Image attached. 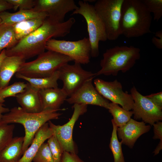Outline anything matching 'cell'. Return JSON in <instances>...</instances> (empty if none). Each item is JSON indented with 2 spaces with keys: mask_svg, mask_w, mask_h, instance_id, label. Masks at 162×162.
Returning <instances> with one entry per match:
<instances>
[{
  "mask_svg": "<svg viewBox=\"0 0 162 162\" xmlns=\"http://www.w3.org/2000/svg\"><path fill=\"white\" fill-rule=\"evenodd\" d=\"M113 129L109 145L114 158V162H125L122 152L121 142H119L117 135L118 127L112 119Z\"/></svg>",
  "mask_w": 162,
  "mask_h": 162,
  "instance_id": "obj_26",
  "label": "cell"
},
{
  "mask_svg": "<svg viewBox=\"0 0 162 162\" xmlns=\"http://www.w3.org/2000/svg\"><path fill=\"white\" fill-rule=\"evenodd\" d=\"M53 134L48 122L42 126L35 134L30 146L24 153L19 162H32L41 145Z\"/></svg>",
  "mask_w": 162,
  "mask_h": 162,
  "instance_id": "obj_19",
  "label": "cell"
},
{
  "mask_svg": "<svg viewBox=\"0 0 162 162\" xmlns=\"http://www.w3.org/2000/svg\"><path fill=\"white\" fill-rule=\"evenodd\" d=\"M6 56L5 49H4L1 51L0 53V65L4 58Z\"/></svg>",
  "mask_w": 162,
  "mask_h": 162,
  "instance_id": "obj_39",
  "label": "cell"
},
{
  "mask_svg": "<svg viewBox=\"0 0 162 162\" xmlns=\"http://www.w3.org/2000/svg\"><path fill=\"white\" fill-rule=\"evenodd\" d=\"M72 61L65 55L47 50L38 55L34 60L23 63L16 73L30 78L47 77Z\"/></svg>",
  "mask_w": 162,
  "mask_h": 162,
  "instance_id": "obj_5",
  "label": "cell"
},
{
  "mask_svg": "<svg viewBox=\"0 0 162 162\" xmlns=\"http://www.w3.org/2000/svg\"><path fill=\"white\" fill-rule=\"evenodd\" d=\"M12 9L13 6L6 0H0V13Z\"/></svg>",
  "mask_w": 162,
  "mask_h": 162,
  "instance_id": "obj_37",
  "label": "cell"
},
{
  "mask_svg": "<svg viewBox=\"0 0 162 162\" xmlns=\"http://www.w3.org/2000/svg\"><path fill=\"white\" fill-rule=\"evenodd\" d=\"M78 7L73 0H36L35 6L31 10L46 12L50 19L63 22L66 14Z\"/></svg>",
  "mask_w": 162,
  "mask_h": 162,
  "instance_id": "obj_14",
  "label": "cell"
},
{
  "mask_svg": "<svg viewBox=\"0 0 162 162\" xmlns=\"http://www.w3.org/2000/svg\"><path fill=\"white\" fill-rule=\"evenodd\" d=\"M143 122H139L131 118L123 126L118 128L117 134L122 144L133 148L138 139L143 134L148 132L151 128Z\"/></svg>",
  "mask_w": 162,
  "mask_h": 162,
  "instance_id": "obj_15",
  "label": "cell"
},
{
  "mask_svg": "<svg viewBox=\"0 0 162 162\" xmlns=\"http://www.w3.org/2000/svg\"><path fill=\"white\" fill-rule=\"evenodd\" d=\"M55 110H47L40 112H27L20 106H15L3 115L1 122L7 124L18 123L24 128L25 135L22 147V155L32 142L40 128L51 120L57 119L62 114Z\"/></svg>",
  "mask_w": 162,
  "mask_h": 162,
  "instance_id": "obj_3",
  "label": "cell"
},
{
  "mask_svg": "<svg viewBox=\"0 0 162 162\" xmlns=\"http://www.w3.org/2000/svg\"><path fill=\"white\" fill-rule=\"evenodd\" d=\"M124 0H98L94 5L105 27L107 40H115L121 35V10Z\"/></svg>",
  "mask_w": 162,
  "mask_h": 162,
  "instance_id": "obj_7",
  "label": "cell"
},
{
  "mask_svg": "<svg viewBox=\"0 0 162 162\" xmlns=\"http://www.w3.org/2000/svg\"><path fill=\"white\" fill-rule=\"evenodd\" d=\"M24 136L13 137L0 152V162H19L22 155Z\"/></svg>",
  "mask_w": 162,
  "mask_h": 162,
  "instance_id": "obj_21",
  "label": "cell"
},
{
  "mask_svg": "<svg viewBox=\"0 0 162 162\" xmlns=\"http://www.w3.org/2000/svg\"><path fill=\"white\" fill-rule=\"evenodd\" d=\"M154 135L153 138L154 140L159 139L162 142V122H158L153 125Z\"/></svg>",
  "mask_w": 162,
  "mask_h": 162,
  "instance_id": "obj_34",
  "label": "cell"
},
{
  "mask_svg": "<svg viewBox=\"0 0 162 162\" xmlns=\"http://www.w3.org/2000/svg\"><path fill=\"white\" fill-rule=\"evenodd\" d=\"M152 42L157 48L162 49V30L155 32V36H153L152 39Z\"/></svg>",
  "mask_w": 162,
  "mask_h": 162,
  "instance_id": "obj_36",
  "label": "cell"
},
{
  "mask_svg": "<svg viewBox=\"0 0 162 162\" xmlns=\"http://www.w3.org/2000/svg\"><path fill=\"white\" fill-rule=\"evenodd\" d=\"M13 7V9L16 10H29L35 6L36 0H6Z\"/></svg>",
  "mask_w": 162,
  "mask_h": 162,
  "instance_id": "obj_32",
  "label": "cell"
},
{
  "mask_svg": "<svg viewBox=\"0 0 162 162\" xmlns=\"http://www.w3.org/2000/svg\"><path fill=\"white\" fill-rule=\"evenodd\" d=\"M93 78L86 81L66 101L70 104L94 105L108 110L109 101L100 94L93 86Z\"/></svg>",
  "mask_w": 162,
  "mask_h": 162,
  "instance_id": "obj_13",
  "label": "cell"
},
{
  "mask_svg": "<svg viewBox=\"0 0 162 162\" xmlns=\"http://www.w3.org/2000/svg\"><path fill=\"white\" fill-rule=\"evenodd\" d=\"M80 63L66 64L59 70V79L63 82L62 88L70 97L87 80L96 76V73L84 70Z\"/></svg>",
  "mask_w": 162,
  "mask_h": 162,
  "instance_id": "obj_12",
  "label": "cell"
},
{
  "mask_svg": "<svg viewBox=\"0 0 162 162\" xmlns=\"http://www.w3.org/2000/svg\"><path fill=\"white\" fill-rule=\"evenodd\" d=\"M45 19H28L12 25L16 40L19 41L36 30L42 24Z\"/></svg>",
  "mask_w": 162,
  "mask_h": 162,
  "instance_id": "obj_22",
  "label": "cell"
},
{
  "mask_svg": "<svg viewBox=\"0 0 162 162\" xmlns=\"http://www.w3.org/2000/svg\"><path fill=\"white\" fill-rule=\"evenodd\" d=\"M152 19L142 0H124L120 22L121 35L131 38L150 33Z\"/></svg>",
  "mask_w": 162,
  "mask_h": 162,
  "instance_id": "obj_2",
  "label": "cell"
},
{
  "mask_svg": "<svg viewBox=\"0 0 162 162\" xmlns=\"http://www.w3.org/2000/svg\"><path fill=\"white\" fill-rule=\"evenodd\" d=\"M25 61L23 58L17 56H6L4 58L0 65V89L8 85L12 76Z\"/></svg>",
  "mask_w": 162,
  "mask_h": 162,
  "instance_id": "obj_18",
  "label": "cell"
},
{
  "mask_svg": "<svg viewBox=\"0 0 162 162\" xmlns=\"http://www.w3.org/2000/svg\"><path fill=\"white\" fill-rule=\"evenodd\" d=\"M15 125L0 122V152L11 141L13 138Z\"/></svg>",
  "mask_w": 162,
  "mask_h": 162,
  "instance_id": "obj_28",
  "label": "cell"
},
{
  "mask_svg": "<svg viewBox=\"0 0 162 162\" xmlns=\"http://www.w3.org/2000/svg\"><path fill=\"white\" fill-rule=\"evenodd\" d=\"M33 162H54L53 157L47 142L40 146L34 157Z\"/></svg>",
  "mask_w": 162,
  "mask_h": 162,
  "instance_id": "obj_31",
  "label": "cell"
},
{
  "mask_svg": "<svg viewBox=\"0 0 162 162\" xmlns=\"http://www.w3.org/2000/svg\"><path fill=\"white\" fill-rule=\"evenodd\" d=\"M45 49L67 56L80 64L90 61L91 46L88 38L75 41L52 38L47 42Z\"/></svg>",
  "mask_w": 162,
  "mask_h": 162,
  "instance_id": "obj_8",
  "label": "cell"
},
{
  "mask_svg": "<svg viewBox=\"0 0 162 162\" xmlns=\"http://www.w3.org/2000/svg\"><path fill=\"white\" fill-rule=\"evenodd\" d=\"M18 41L12 26L5 24L0 25V51L12 47Z\"/></svg>",
  "mask_w": 162,
  "mask_h": 162,
  "instance_id": "obj_25",
  "label": "cell"
},
{
  "mask_svg": "<svg viewBox=\"0 0 162 162\" xmlns=\"http://www.w3.org/2000/svg\"><path fill=\"white\" fill-rule=\"evenodd\" d=\"M28 85V82H16L0 89V103H4V99L10 97H16V95L24 90Z\"/></svg>",
  "mask_w": 162,
  "mask_h": 162,
  "instance_id": "obj_27",
  "label": "cell"
},
{
  "mask_svg": "<svg viewBox=\"0 0 162 162\" xmlns=\"http://www.w3.org/2000/svg\"><path fill=\"white\" fill-rule=\"evenodd\" d=\"M140 48L133 46H116L107 49L100 61V69L96 76L101 75L116 76L119 72L129 70L140 57Z\"/></svg>",
  "mask_w": 162,
  "mask_h": 162,
  "instance_id": "obj_4",
  "label": "cell"
},
{
  "mask_svg": "<svg viewBox=\"0 0 162 162\" xmlns=\"http://www.w3.org/2000/svg\"><path fill=\"white\" fill-rule=\"evenodd\" d=\"M78 4V8L73 11L72 15L79 14L85 19L91 46V56L97 57L99 54V42L107 40L104 24L94 5L84 0L79 1Z\"/></svg>",
  "mask_w": 162,
  "mask_h": 162,
  "instance_id": "obj_6",
  "label": "cell"
},
{
  "mask_svg": "<svg viewBox=\"0 0 162 162\" xmlns=\"http://www.w3.org/2000/svg\"><path fill=\"white\" fill-rule=\"evenodd\" d=\"M1 22H2V21H1V19L0 18V25H1Z\"/></svg>",
  "mask_w": 162,
  "mask_h": 162,
  "instance_id": "obj_40",
  "label": "cell"
},
{
  "mask_svg": "<svg viewBox=\"0 0 162 162\" xmlns=\"http://www.w3.org/2000/svg\"><path fill=\"white\" fill-rule=\"evenodd\" d=\"M130 92L134 101L132 111L134 120L142 119L151 125L162 120V108L141 94L134 86Z\"/></svg>",
  "mask_w": 162,
  "mask_h": 162,
  "instance_id": "obj_10",
  "label": "cell"
},
{
  "mask_svg": "<svg viewBox=\"0 0 162 162\" xmlns=\"http://www.w3.org/2000/svg\"><path fill=\"white\" fill-rule=\"evenodd\" d=\"M158 106L162 108V92L151 94L145 96Z\"/></svg>",
  "mask_w": 162,
  "mask_h": 162,
  "instance_id": "obj_35",
  "label": "cell"
},
{
  "mask_svg": "<svg viewBox=\"0 0 162 162\" xmlns=\"http://www.w3.org/2000/svg\"><path fill=\"white\" fill-rule=\"evenodd\" d=\"M108 110L113 117L112 120L118 128L125 124L133 115L132 111L126 110L118 104L112 102L110 103Z\"/></svg>",
  "mask_w": 162,
  "mask_h": 162,
  "instance_id": "obj_24",
  "label": "cell"
},
{
  "mask_svg": "<svg viewBox=\"0 0 162 162\" xmlns=\"http://www.w3.org/2000/svg\"><path fill=\"white\" fill-rule=\"evenodd\" d=\"M47 143L54 162H61L63 152L54 134L48 139Z\"/></svg>",
  "mask_w": 162,
  "mask_h": 162,
  "instance_id": "obj_30",
  "label": "cell"
},
{
  "mask_svg": "<svg viewBox=\"0 0 162 162\" xmlns=\"http://www.w3.org/2000/svg\"><path fill=\"white\" fill-rule=\"evenodd\" d=\"M28 84L24 91L16 95L17 101L20 107L27 112H40L43 110L39 90L33 87L28 82Z\"/></svg>",
  "mask_w": 162,
  "mask_h": 162,
  "instance_id": "obj_16",
  "label": "cell"
},
{
  "mask_svg": "<svg viewBox=\"0 0 162 162\" xmlns=\"http://www.w3.org/2000/svg\"><path fill=\"white\" fill-rule=\"evenodd\" d=\"M48 16L45 12H37L31 10H19L15 13L6 11L0 13L1 24L12 26L16 23L28 19L34 18L45 19Z\"/></svg>",
  "mask_w": 162,
  "mask_h": 162,
  "instance_id": "obj_20",
  "label": "cell"
},
{
  "mask_svg": "<svg viewBox=\"0 0 162 162\" xmlns=\"http://www.w3.org/2000/svg\"><path fill=\"white\" fill-rule=\"evenodd\" d=\"M61 162H84L76 154L64 152Z\"/></svg>",
  "mask_w": 162,
  "mask_h": 162,
  "instance_id": "obj_33",
  "label": "cell"
},
{
  "mask_svg": "<svg viewBox=\"0 0 162 162\" xmlns=\"http://www.w3.org/2000/svg\"><path fill=\"white\" fill-rule=\"evenodd\" d=\"M39 92L43 110H64L60 107L68 95L62 88L57 87L40 90Z\"/></svg>",
  "mask_w": 162,
  "mask_h": 162,
  "instance_id": "obj_17",
  "label": "cell"
},
{
  "mask_svg": "<svg viewBox=\"0 0 162 162\" xmlns=\"http://www.w3.org/2000/svg\"><path fill=\"white\" fill-rule=\"evenodd\" d=\"M59 71L55 72L50 76L44 78H34L25 77L16 73V78L24 80L33 87L39 90L58 87V80H59Z\"/></svg>",
  "mask_w": 162,
  "mask_h": 162,
  "instance_id": "obj_23",
  "label": "cell"
},
{
  "mask_svg": "<svg viewBox=\"0 0 162 162\" xmlns=\"http://www.w3.org/2000/svg\"><path fill=\"white\" fill-rule=\"evenodd\" d=\"M148 10L154 16V20L158 21L162 16V0H142Z\"/></svg>",
  "mask_w": 162,
  "mask_h": 162,
  "instance_id": "obj_29",
  "label": "cell"
},
{
  "mask_svg": "<svg viewBox=\"0 0 162 162\" xmlns=\"http://www.w3.org/2000/svg\"><path fill=\"white\" fill-rule=\"evenodd\" d=\"M2 103H0V122L1 121L4 113H6L10 111L9 108L5 107Z\"/></svg>",
  "mask_w": 162,
  "mask_h": 162,
  "instance_id": "obj_38",
  "label": "cell"
},
{
  "mask_svg": "<svg viewBox=\"0 0 162 162\" xmlns=\"http://www.w3.org/2000/svg\"><path fill=\"white\" fill-rule=\"evenodd\" d=\"M94 83L97 91L105 98L120 105L126 110H132L134 104L133 97L131 94L123 91L122 84L117 80L107 81L97 78Z\"/></svg>",
  "mask_w": 162,
  "mask_h": 162,
  "instance_id": "obj_11",
  "label": "cell"
},
{
  "mask_svg": "<svg viewBox=\"0 0 162 162\" xmlns=\"http://www.w3.org/2000/svg\"><path fill=\"white\" fill-rule=\"evenodd\" d=\"M74 17L63 22L52 20L48 17L34 32L19 40L14 46L5 49L6 56L21 57L26 60L45 51L47 42L52 38L63 37L70 32L75 23Z\"/></svg>",
  "mask_w": 162,
  "mask_h": 162,
  "instance_id": "obj_1",
  "label": "cell"
},
{
  "mask_svg": "<svg viewBox=\"0 0 162 162\" xmlns=\"http://www.w3.org/2000/svg\"><path fill=\"white\" fill-rule=\"evenodd\" d=\"M87 105L83 104H74V111L71 118L65 124L56 125L50 121L48 122L63 152L76 154L73 139V132L74 125L79 117L87 111Z\"/></svg>",
  "mask_w": 162,
  "mask_h": 162,
  "instance_id": "obj_9",
  "label": "cell"
}]
</instances>
